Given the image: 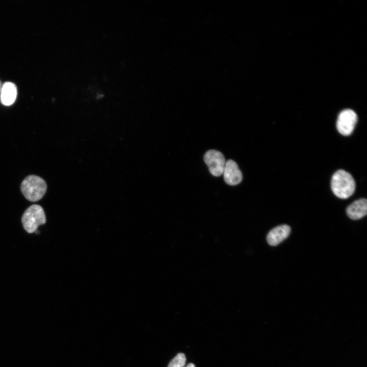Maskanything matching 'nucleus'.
Here are the masks:
<instances>
[{
	"label": "nucleus",
	"mask_w": 367,
	"mask_h": 367,
	"mask_svg": "<svg viewBox=\"0 0 367 367\" xmlns=\"http://www.w3.org/2000/svg\"><path fill=\"white\" fill-rule=\"evenodd\" d=\"M291 228L289 225H282L273 228L267 236V241L271 246H276L289 235Z\"/></svg>",
	"instance_id": "0eeeda50"
},
{
	"label": "nucleus",
	"mask_w": 367,
	"mask_h": 367,
	"mask_svg": "<svg viewBox=\"0 0 367 367\" xmlns=\"http://www.w3.org/2000/svg\"><path fill=\"white\" fill-rule=\"evenodd\" d=\"M204 161L213 175L219 176L223 174L226 161L221 152L213 149L208 150L204 154Z\"/></svg>",
	"instance_id": "39448f33"
},
{
	"label": "nucleus",
	"mask_w": 367,
	"mask_h": 367,
	"mask_svg": "<svg viewBox=\"0 0 367 367\" xmlns=\"http://www.w3.org/2000/svg\"><path fill=\"white\" fill-rule=\"evenodd\" d=\"M186 358L184 354L178 353L170 362L168 367H184L186 364Z\"/></svg>",
	"instance_id": "9d476101"
},
{
	"label": "nucleus",
	"mask_w": 367,
	"mask_h": 367,
	"mask_svg": "<svg viewBox=\"0 0 367 367\" xmlns=\"http://www.w3.org/2000/svg\"><path fill=\"white\" fill-rule=\"evenodd\" d=\"M223 174L225 181L230 186L237 185L242 180V172L237 164L232 160L226 162Z\"/></svg>",
	"instance_id": "423d86ee"
},
{
	"label": "nucleus",
	"mask_w": 367,
	"mask_h": 367,
	"mask_svg": "<svg viewBox=\"0 0 367 367\" xmlns=\"http://www.w3.org/2000/svg\"><path fill=\"white\" fill-rule=\"evenodd\" d=\"M331 187L333 193L340 199L350 197L355 190V182L352 176L344 170H338L332 175Z\"/></svg>",
	"instance_id": "f257e3e1"
},
{
	"label": "nucleus",
	"mask_w": 367,
	"mask_h": 367,
	"mask_svg": "<svg viewBox=\"0 0 367 367\" xmlns=\"http://www.w3.org/2000/svg\"><path fill=\"white\" fill-rule=\"evenodd\" d=\"M47 186L41 177L31 175L22 182L21 190L24 197L29 201L35 202L41 199L46 191Z\"/></svg>",
	"instance_id": "f03ea898"
},
{
	"label": "nucleus",
	"mask_w": 367,
	"mask_h": 367,
	"mask_svg": "<svg viewBox=\"0 0 367 367\" xmlns=\"http://www.w3.org/2000/svg\"><path fill=\"white\" fill-rule=\"evenodd\" d=\"M187 367H195V366L193 363H190L188 364Z\"/></svg>",
	"instance_id": "9b49d317"
},
{
	"label": "nucleus",
	"mask_w": 367,
	"mask_h": 367,
	"mask_svg": "<svg viewBox=\"0 0 367 367\" xmlns=\"http://www.w3.org/2000/svg\"><path fill=\"white\" fill-rule=\"evenodd\" d=\"M21 220L24 229L31 233L35 232L39 225L45 223L46 217L43 208L39 205L34 204L25 210Z\"/></svg>",
	"instance_id": "7ed1b4c3"
},
{
	"label": "nucleus",
	"mask_w": 367,
	"mask_h": 367,
	"mask_svg": "<svg viewBox=\"0 0 367 367\" xmlns=\"http://www.w3.org/2000/svg\"><path fill=\"white\" fill-rule=\"evenodd\" d=\"M357 121V116L354 111L351 109L344 110L338 116L336 128L342 135L349 136L353 132Z\"/></svg>",
	"instance_id": "20e7f679"
},
{
	"label": "nucleus",
	"mask_w": 367,
	"mask_h": 367,
	"mask_svg": "<svg viewBox=\"0 0 367 367\" xmlns=\"http://www.w3.org/2000/svg\"><path fill=\"white\" fill-rule=\"evenodd\" d=\"M346 213L348 217L353 220L362 218L367 213V201L366 199H358L347 208Z\"/></svg>",
	"instance_id": "6e6552de"
},
{
	"label": "nucleus",
	"mask_w": 367,
	"mask_h": 367,
	"mask_svg": "<svg viewBox=\"0 0 367 367\" xmlns=\"http://www.w3.org/2000/svg\"><path fill=\"white\" fill-rule=\"evenodd\" d=\"M17 93L16 86L11 82H6L3 85L1 90V102L7 106L12 105L16 99Z\"/></svg>",
	"instance_id": "1a4fd4ad"
}]
</instances>
